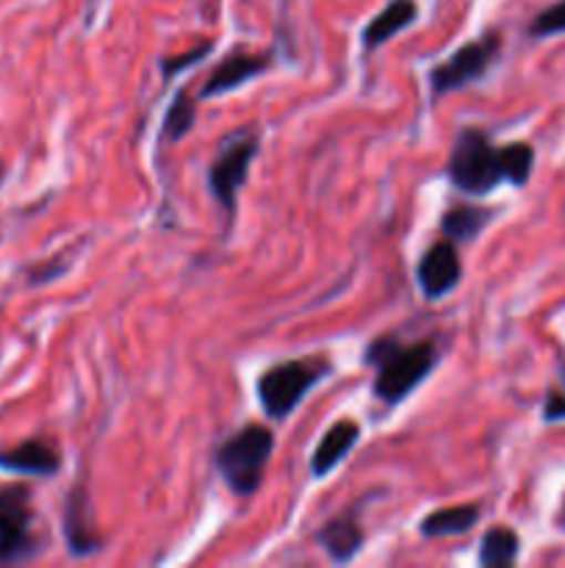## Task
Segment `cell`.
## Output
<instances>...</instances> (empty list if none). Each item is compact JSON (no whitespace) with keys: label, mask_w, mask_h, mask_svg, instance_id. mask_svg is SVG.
Instances as JSON below:
<instances>
[{"label":"cell","mask_w":565,"mask_h":568,"mask_svg":"<svg viewBox=\"0 0 565 568\" xmlns=\"http://www.w3.org/2000/svg\"><path fill=\"white\" fill-rule=\"evenodd\" d=\"M363 364L374 366V397L386 405H399L432 375L438 347L432 338L402 344L397 336H380L366 347Z\"/></svg>","instance_id":"obj_2"},{"label":"cell","mask_w":565,"mask_h":568,"mask_svg":"<svg viewBox=\"0 0 565 568\" xmlns=\"http://www.w3.org/2000/svg\"><path fill=\"white\" fill-rule=\"evenodd\" d=\"M496 211L493 209H482V205H454L443 214L441 220V233L454 244H465V242H474L482 231L493 222Z\"/></svg>","instance_id":"obj_16"},{"label":"cell","mask_w":565,"mask_h":568,"mask_svg":"<svg viewBox=\"0 0 565 568\" xmlns=\"http://www.w3.org/2000/svg\"><path fill=\"white\" fill-rule=\"evenodd\" d=\"M499 53H502V37L496 31H487L465 42L446 61L430 70V98L441 100L443 94L458 92V89L485 78V72L496 64Z\"/></svg>","instance_id":"obj_7"},{"label":"cell","mask_w":565,"mask_h":568,"mask_svg":"<svg viewBox=\"0 0 565 568\" xmlns=\"http://www.w3.org/2000/svg\"><path fill=\"white\" fill-rule=\"evenodd\" d=\"M275 453V436L264 425H244L214 449V466L236 497H253L260 488Z\"/></svg>","instance_id":"obj_3"},{"label":"cell","mask_w":565,"mask_h":568,"mask_svg":"<svg viewBox=\"0 0 565 568\" xmlns=\"http://www.w3.org/2000/svg\"><path fill=\"white\" fill-rule=\"evenodd\" d=\"M360 442V425L352 419H338L336 425L327 427V433L321 436V442L316 444L314 458H310V475L314 477H327L332 469L341 466V460L347 458L355 449V444Z\"/></svg>","instance_id":"obj_13"},{"label":"cell","mask_w":565,"mask_h":568,"mask_svg":"<svg viewBox=\"0 0 565 568\" xmlns=\"http://www.w3.org/2000/svg\"><path fill=\"white\" fill-rule=\"evenodd\" d=\"M330 361L319 358V355L291 358L282 361V364L269 366V369L258 377V383H255L260 408H264V414L269 416V419H288V416L299 408V403H302L325 377H330Z\"/></svg>","instance_id":"obj_4"},{"label":"cell","mask_w":565,"mask_h":568,"mask_svg":"<svg viewBox=\"0 0 565 568\" xmlns=\"http://www.w3.org/2000/svg\"><path fill=\"white\" fill-rule=\"evenodd\" d=\"M480 521V505H452L438 508L421 519L419 532L424 538H452L465 536Z\"/></svg>","instance_id":"obj_15"},{"label":"cell","mask_w":565,"mask_h":568,"mask_svg":"<svg viewBox=\"0 0 565 568\" xmlns=\"http://www.w3.org/2000/svg\"><path fill=\"white\" fill-rule=\"evenodd\" d=\"M210 50H214V44L203 42V44H197V48L186 50V53L164 55V59H161V72H164V81H172V78L181 75L183 70H188V67H194V64H199L203 59H208Z\"/></svg>","instance_id":"obj_19"},{"label":"cell","mask_w":565,"mask_h":568,"mask_svg":"<svg viewBox=\"0 0 565 568\" xmlns=\"http://www.w3.org/2000/svg\"><path fill=\"white\" fill-rule=\"evenodd\" d=\"M460 277H463V264H460L458 247L449 239L427 247L415 264V281H419L421 294L432 303L452 294L460 286Z\"/></svg>","instance_id":"obj_8"},{"label":"cell","mask_w":565,"mask_h":568,"mask_svg":"<svg viewBox=\"0 0 565 568\" xmlns=\"http://www.w3.org/2000/svg\"><path fill=\"white\" fill-rule=\"evenodd\" d=\"M37 510L31 488L22 483L0 488V566L28 564L39 555V538L33 532Z\"/></svg>","instance_id":"obj_6"},{"label":"cell","mask_w":565,"mask_h":568,"mask_svg":"<svg viewBox=\"0 0 565 568\" xmlns=\"http://www.w3.org/2000/svg\"><path fill=\"white\" fill-rule=\"evenodd\" d=\"M543 419L546 422H563L565 419V394L548 392L546 405H543Z\"/></svg>","instance_id":"obj_21"},{"label":"cell","mask_w":565,"mask_h":568,"mask_svg":"<svg viewBox=\"0 0 565 568\" xmlns=\"http://www.w3.org/2000/svg\"><path fill=\"white\" fill-rule=\"evenodd\" d=\"M271 67V50L266 53H247V50H233L225 59L216 64V70L205 78L203 89H199V98H219V94L233 92V89L244 87L247 81H253L255 75L266 72Z\"/></svg>","instance_id":"obj_10"},{"label":"cell","mask_w":565,"mask_h":568,"mask_svg":"<svg viewBox=\"0 0 565 568\" xmlns=\"http://www.w3.org/2000/svg\"><path fill=\"white\" fill-rule=\"evenodd\" d=\"M260 150V139L255 131H236L219 144L214 161L208 166V189L214 194L216 203L222 205L227 220L236 216L238 194H242L244 183L249 178V166H253L255 155Z\"/></svg>","instance_id":"obj_5"},{"label":"cell","mask_w":565,"mask_h":568,"mask_svg":"<svg viewBox=\"0 0 565 568\" xmlns=\"http://www.w3.org/2000/svg\"><path fill=\"white\" fill-rule=\"evenodd\" d=\"M360 508H363V503H360L358 508L332 516V519H327L325 525L316 530V544L330 555L332 564H352L360 555V549H363L366 536L363 530H360L358 521Z\"/></svg>","instance_id":"obj_12"},{"label":"cell","mask_w":565,"mask_h":568,"mask_svg":"<svg viewBox=\"0 0 565 568\" xmlns=\"http://www.w3.org/2000/svg\"><path fill=\"white\" fill-rule=\"evenodd\" d=\"M415 20H419V6H415V0H391V3L363 28V33H360L363 50L371 53V50L382 48V44L391 42L397 33H402L404 28L413 26Z\"/></svg>","instance_id":"obj_14"},{"label":"cell","mask_w":565,"mask_h":568,"mask_svg":"<svg viewBox=\"0 0 565 568\" xmlns=\"http://www.w3.org/2000/svg\"><path fill=\"white\" fill-rule=\"evenodd\" d=\"M64 541L70 549L72 558H89V555L100 552L103 549V536L94 527V514H92V499L83 483H78L70 494H66L64 503Z\"/></svg>","instance_id":"obj_9"},{"label":"cell","mask_w":565,"mask_h":568,"mask_svg":"<svg viewBox=\"0 0 565 568\" xmlns=\"http://www.w3.org/2000/svg\"><path fill=\"white\" fill-rule=\"evenodd\" d=\"M0 469L17 477H37L50 480L61 471V458L53 444L44 438H28L11 449H0Z\"/></svg>","instance_id":"obj_11"},{"label":"cell","mask_w":565,"mask_h":568,"mask_svg":"<svg viewBox=\"0 0 565 568\" xmlns=\"http://www.w3.org/2000/svg\"><path fill=\"white\" fill-rule=\"evenodd\" d=\"M557 527L565 532V503H563V510H559V516H557Z\"/></svg>","instance_id":"obj_22"},{"label":"cell","mask_w":565,"mask_h":568,"mask_svg":"<svg viewBox=\"0 0 565 568\" xmlns=\"http://www.w3.org/2000/svg\"><path fill=\"white\" fill-rule=\"evenodd\" d=\"M194 122H197V103L188 98L186 89H181V92H175V98H172L170 109H166L161 133H164V139H170V142H181L183 136H188V133L194 131Z\"/></svg>","instance_id":"obj_18"},{"label":"cell","mask_w":565,"mask_h":568,"mask_svg":"<svg viewBox=\"0 0 565 568\" xmlns=\"http://www.w3.org/2000/svg\"><path fill=\"white\" fill-rule=\"evenodd\" d=\"M557 33H565V0L548 6V9H543L530 26V37H535V39L557 37Z\"/></svg>","instance_id":"obj_20"},{"label":"cell","mask_w":565,"mask_h":568,"mask_svg":"<svg viewBox=\"0 0 565 568\" xmlns=\"http://www.w3.org/2000/svg\"><path fill=\"white\" fill-rule=\"evenodd\" d=\"M535 170V148L530 142H510L496 148L482 128H463L452 144L446 175L465 194H491L493 189L526 186Z\"/></svg>","instance_id":"obj_1"},{"label":"cell","mask_w":565,"mask_h":568,"mask_svg":"<svg viewBox=\"0 0 565 568\" xmlns=\"http://www.w3.org/2000/svg\"><path fill=\"white\" fill-rule=\"evenodd\" d=\"M521 541L515 536V530L510 527H491V530L482 536L480 544V566L482 568H504L513 566L518 560Z\"/></svg>","instance_id":"obj_17"}]
</instances>
